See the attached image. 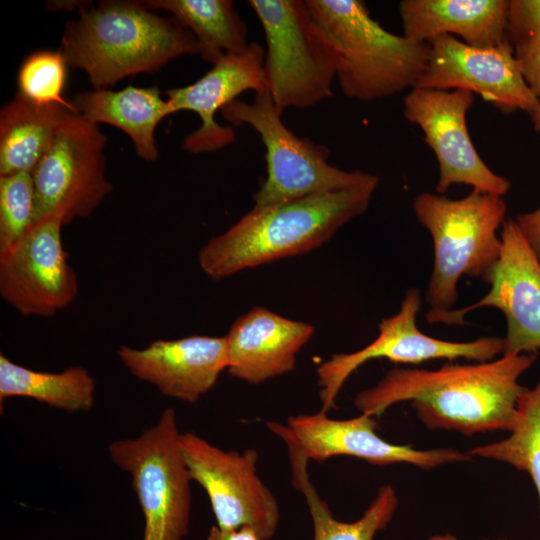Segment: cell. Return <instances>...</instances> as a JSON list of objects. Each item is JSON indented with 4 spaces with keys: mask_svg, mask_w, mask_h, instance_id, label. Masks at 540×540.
Returning a JSON list of instances; mask_svg holds the SVG:
<instances>
[{
    "mask_svg": "<svg viewBox=\"0 0 540 540\" xmlns=\"http://www.w3.org/2000/svg\"><path fill=\"white\" fill-rule=\"evenodd\" d=\"M536 354H502L474 364L447 363L437 370L394 368L373 387L357 393L354 405L378 416L392 405L410 401L429 429L454 430L464 435L511 431L520 397L519 383Z\"/></svg>",
    "mask_w": 540,
    "mask_h": 540,
    "instance_id": "cell-1",
    "label": "cell"
},
{
    "mask_svg": "<svg viewBox=\"0 0 540 540\" xmlns=\"http://www.w3.org/2000/svg\"><path fill=\"white\" fill-rule=\"evenodd\" d=\"M378 183L376 177L339 191L254 206L200 249L199 266L209 278L221 280L248 268L310 252L368 209Z\"/></svg>",
    "mask_w": 540,
    "mask_h": 540,
    "instance_id": "cell-2",
    "label": "cell"
},
{
    "mask_svg": "<svg viewBox=\"0 0 540 540\" xmlns=\"http://www.w3.org/2000/svg\"><path fill=\"white\" fill-rule=\"evenodd\" d=\"M60 51L67 66L86 72L93 89L154 72L185 54L202 55L193 33L176 19L126 0L84 5L66 22Z\"/></svg>",
    "mask_w": 540,
    "mask_h": 540,
    "instance_id": "cell-3",
    "label": "cell"
},
{
    "mask_svg": "<svg viewBox=\"0 0 540 540\" xmlns=\"http://www.w3.org/2000/svg\"><path fill=\"white\" fill-rule=\"evenodd\" d=\"M310 14L337 54L343 94L359 101L414 88L428 62V42L387 31L360 0H306Z\"/></svg>",
    "mask_w": 540,
    "mask_h": 540,
    "instance_id": "cell-4",
    "label": "cell"
},
{
    "mask_svg": "<svg viewBox=\"0 0 540 540\" xmlns=\"http://www.w3.org/2000/svg\"><path fill=\"white\" fill-rule=\"evenodd\" d=\"M413 210L434 246L425 301L430 310H450L457 301L461 277L488 284L501 254L497 231L506 220V202L502 196L475 189L456 200L422 192L414 198Z\"/></svg>",
    "mask_w": 540,
    "mask_h": 540,
    "instance_id": "cell-5",
    "label": "cell"
},
{
    "mask_svg": "<svg viewBox=\"0 0 540 540\" xmlns=\"http://www.w3.org/2000/svg\"><path fill=\"white\" fill-rule=\"evenodd\" d=\"M266 42L264 78L277 110L310 108L332 96L337 54L305 1L250 0Z\"/></svg>",
    "mask_w": 540,
    "mask_h": 540,
    "instance_id": "cell-6",
    "label": "cell"
},
{
    "mask_svg": "<svg viewBox=\"0 0 540 540\" xmlns=\"http://www.w3.org/2000/svg\"><path fill=\"white\" fill-rule=\"evenodd\" d=\"M221 113L232 125L252 127L265 146L267 175L253 195L254 206L278 205L339 191L377 177L331 165L328 147L297 137L285 126L268 90L255 94L252 103L234 100L224 106Z\"/></svg>",
    "mask_w": 540,
    "mask_h": 540,
    "instance_id": "cell-7",
    "label": "cell"
},
{
    "mask_svg": "<svg viewBox=\"0 0 540 540\" xmlns=\"http://www.w3.org/2000/svg\"><path fill=\"white\" fill-rule=\"evenodd\" d=\"M176 412L166 408L138 437L108 446L113 463L130 475L144 516L143 540H183L189 530L192 481L180 447Z\"/></svg>",
    "mask_w": 540,
    "mask_h": 540,
    "instance_id": "cell-8",
    "label": "cell"
},
{
    "mask_svg": "<svg viewBox=\"0 0 540 540\" xmlns=\"http://www.w3.org/2000/svg\"><path fill=\"white\" fill-rule=\"evenodd\" d=\"M107 137L99 124L70 113L32 172L34 223L55 217L63 225L86 218L113 190L105 177Z\"/></svg>",
    "mask_w": 540,
    "mask_h": 540,
    "instance_id": "cell-9",
    "label": "cell"
},
{
    "mask_svg": "<svg viewBox=\"0 0 540 540\" xmlns=\"http://www.w3.org/2000/svg\"><path fill=\"white\" fill-rule=\"evenodd\" d=\"M180 447L192 481L205 490L220 529L248 527L261 540L274 536L280 521L277 500L257 474L258 453L223 450L193 432Z\"/></svg>",
    "mask_w": 540,
    "mask_h": 540,
    "instance_id": "cell-10",
    "label": "cell"
},
{
    "mask_svg": "<svg viewBox=\"0 0 540 540\" xmlns=\"http://www.w3.org/2000/svg\"><path fill=\"white\" fill-rule=\"evenodd\" d=\"M422 297L417 288L409 289L399 311L379 323L378 336L364 348L332 355L317 368L321 412L335 407L341 388L350 375L365 362L386 358L395 363L419 364L429 360L458 358L486 362L503 354V339L481 337L455 342L426 335L417 326Z\"/></svg>",
    "mask_w": 540,
    "mask_h": 540,
    "instance_id": "cell-11",
    "label": "cell"
},
{
    "mask_svg": "<svg viewBox=\"0 0 540 540\" xmlns=\"http://www.w3.org/2000/svg\"><path fill=\"white\" fill-rule=\"evenodd\" d=\"M474 103L467 90H439L414 87L403 99L404 117L424 133L439 168L438 194L454 184L504 196L510 181L496 174L477 152L468 132L466 115Z\"/></svg>",
    "mask_w": 540,
    "mask_h": 540,
    "instance_id": "cell-12",
    "label": "cell"
},
{
    "mask_svg": "<svg viewBox=\"0 0 540 540\" xmlns=\"http://www.w3.org/2000/svg\"><path fill=\"white\" fill-rule=\"evenodd\" d=\"M502 248L488 284L489 291L475 303L460 309L429 310L428 323L464 325V316L492 307L506 319L503 354H537L540 351V261L514 219H507L500 233Z\"/></svg>",
    "mask_w": 540,
    "mask_h": 540,
    "instance_id": "cell-13",
    "label": "cell"
},
{
    "mask_svg": "<svg viewBox=\"0 0 540 540\" xmlns=\"http://www.w3.org/2000/svg\"><path fill=\"white\" fill-rule=\"evenodd\" d=\"M62 222L46 217L0 256V294L24 317H52L77 297V276L63 248Z\"/></svg>",
    "mask_w": 540,
    "mask_h": 540,
    "instance_id": "cell-14",
    "label": "cell"
},
{
    "mask_svg": "<svg viewBox=\"0 0 540 540\" xmlns=\"http://www.w3.org/2000/svg\"><path fill=\"white\" fill-rule=\"evenodd\" d=\"M428 43L427 66L417 87L467 90L506 114L521 110L531 115L536 109L539 99L526 84L511 43L482 48L450 35Z\"/></svg>",
    "mask_w": 540,
    "mask_h": 540,
    "instance_id": "cell-15",
    "label": "cell"
},
{
    "mask_svg": "<svg viewBox=\"0 0 540 540\" xmlns=\"http://www.w3.org/2000/svg\"><path fill=\"white\" fill-rule=\"evenodd\" d=\"M267 426L308 460L318 462L335 456H351L378 466L409 463L421 468H434L471 459L467 453L454 448L419 450L389 443L377 434L375 417L362 413L355 418L337 420L319 411L291 416L286 426L275 422H267Z\"/></svg>",
    "mask_w": 540,
    "mask_h": 540,
    "instance_id": "cell-16",
    "label": "cell"
},
{
    "mask_svg": "<svg viewBox=\"0 0 540 540\" xmlns=\"http://www.w3.org/2000/svg\"><path fill=\"white\" fill-rule=\"evenodd\" d=\"M264 59L265 49L258 42H250L245 52L224 55L196 82L165 92L174 113L193 111L201 119L199 128L184 139L185 151L213 152L235 141L234 130L219 125L216 113L247 90H254L256 94L267 90Z\"/></svg>",
    "mask_w": 540,
    "mask_h": 540,
    "instance_id": "cell-17",
    "label": "cell"
},
{
    "mask_svg": "<svg viewBox=\"0 0 540 540\" xmlns=\"http://www.w3.org/2000/svg\"><path fill=\"white\" fill-rule=\"evenodd\" d=\"M117 354L134 377L191 404L211 390L228 367L225 336L156 340L142 349L122 345Z\"/></svg>",
    "mask_w": 540,
    "mask_h": 540,
    "instance_id": "cell-18",
    "label": "cell"
},
{
    "mask_svg": "<svg viewBox=\"0 0 540 540\" xmlns=\"http://www.w3.org/2000/svg\"><path fill=\"white\" fill-rule=\"evenodd\" d=\"M313 333L311 324L254 307L238 317L225 335L227 370L250 384L286 374L294 369L297 353Z\"/></svg>",
    "mask_w": 540,
    "mask_h": 540,
    "instance_id": "cell-19",
    "label": "cell"
},
{
    "mask_svg": "<svg viewBox=\"0 0 540 540\" xmlns=\"http://www.w3.org/2000/svg\"><path fill=\"white\" fill-rule=\"evenodd\" d=\"M507 0H402L404 35L428 42L440 35L458 36L482 48L510 43Z\"/></svg>",
    "mask_w": 540,
    "mask_h": 540,
    "instance_id": "cell-20",
    "label": "cell"
},
{
    "mask_svg": "<svg viewBox=\"0 0 540 540\" xmlns=\"http://www.w3.org/2000/svg\"><path fill=\"white\" fill-rule=\"evenodd\" d=\"M77 113L96 123H106L124 131L137 155L155 161L158 150L155 130L174 111L157 86H127L121 90L93 89L75 94L70 100Z\"/></svg>",
    "mask_w": 540,
    "mask_h": 540,
    "instance_id": "cell-21",
    "label": "cell"
},
{
    "mask_svg": "<svg viewBox=\"0 0 540 540\" xmlns=\"http://www.w3.org/2000/svg\"><path fill=\"white\" fill-rule=\"evenodd\" d=\"M72 112L59 104H37L17 93L0 111V176L32 174Z\"/></svg>",
    "mask_w": 540,
    "mask_h": 540,
    "instance_id": "cell-22",
    "label": "cell"
},
{
    "mask_svg": "<svg viewBox=\"0 0 540 540\" xmlns=\"http://www.w3.org/2000/svg\"><path fill=\"white\" fill-rule=\"evenodd\" d=\"M151 10L170 12L197 39L201 57L212 64L226 54H241L249 46L246 23L230 0H149Z\"/></svg>",
    "mask_w": 540,
    "mask_h": 540,
    "instance_id": "cell-23",
    "label": "cell"
},
{
    "mask_svg": "<svg viewBox=\"0 0 540 540\" xmlns=\"http://www.w3.org/2000/svg\"><path fill=\"white\" fill-rule=\"evenodd\" d=\"M27 397L67 412L89 411L95 401V380L82 366L61 372H41L0 355V403Z\"/></svg>",
    "mask_w": 540,
    "mask_h": 540,
    "instance_id": "cell-24",
    "label": "cell"
},
{
    "mask_svg": "<svg viewBox=\"0 0 540 540\" xmlns=\"http://www.w3.org/2000/svg\"><path fill=\"white\" fill-rule=\"evenodd\" d=\"M286 445L292 465L294 486L303 493L312 518L313 540H373L376 533L388 525L398 506V497L392 486H381L374 500L358 520L339 521L309 480L307 472L309 460L295 446Z\"/></svg>",
    "mask_w": 540,
    "mask_h": 540,
    "instance_id": "cell-25",
    "label": "cell"
},
{
    "mask_svg": "<svg viewBox=\"0 0 540 540\" xmlns=\"http://www.w3.org/2000/svg\"><path fill=\"white\" fill-rule=\"evenodd\" d=\"M510 433L502 441L474 447L467 453L526 472L536 488L540 505V379L520 397L517 419Z\"/></svg>",
    "mask_w": 540,
    "mask_h": 540,
    "instance_id": "cell-26",
    "label": "cell"
},
{
    "mask_svg": "<svg viewBox=\"0 0 540 540\" xmlns=\"http://www.w3.org/2000/svg\"><path fill=\"white\" fill-rule=\"evenodd\" d=\"M66 67L60 50H40L29 54L19 67L18 93L37 104H59L77 113L72 103L62 96Z\"/></svg>",
    "mask_w": 540,
    "mask_h": 540,
    "instance_id": "cell-27",
    "label": "cell"
},
{
    "mask_svg": "<svg viewBox=\"0 0 540 540\" xmlns=\"http://www.w3.org/2000/svg\"><path fill=\"white\" fill-rule=\"evenodd\" d=\"M31 173L0 176V256L10 251L34 224Z\"/></svg>",
    "mask_w": 540,
    "mask_h": 540,
    "instance_id": "cell-28",
    "label": "cell"
},
{
    "mask_svg": "<svg viewBox=\"0 0 540 540\" xmlns=\"http://www.w3.org/2000/svg\"><path fill=\"white\" fill-rule=\"evenodd\" d=\"M512 46L526 84L540 99V26L518 39Z\"/></svg>",
    "mask_w": 540,
    "mask_h": 540,
    "instance_id": "cell-29",
    "label": "cell"
},
{
    "mask_svg": "<svg viewBox=\"0 0 540 540\" xmlns=\"http://www.w3.org/2000/svg\"><path fill=\"white\" fill-rule=\"evenodd\" d=\"M540 26V0H511L508 38L511 44Z\"/></svg>",
    "mask_w": 540,
    "mask_h": 540,
    "instance_id": "cell-30",
    "label": "cell"
},
{
    "mask_svg": "<svg viewBox=\"0 0 540 540\" xmlns=\"http://www.w3.org/2000/svg\"><path fill=\"white\" fill-rule=\"evenodd\" d=\"M525 240L540 261V206L514 219Z\"/></svg>",
    "mask_w": 540,
    "mask_h": 540,
    "instance_id": "cell-31",
    "label": "cell"
},
{
    "mask_svg": "<svg viewBox=\"0 0 540 540\" xmlns=\"http://www.w3.org/2000/svg\"><path fill=\"white\" fill-rule=\"evenodd\" d=\"M205 540H261L254 530L242 527L235 530H223L218 526L211 527Z\"/></svg>",
    "mask_w": 540,
    "mask_h": 540,
    "instance_id": "cell-32",
    "label": "cell"
},
{
    "mask_svg": "<svg viewBox=\"0 0 540 540\" xmlns=\"http://www.w3.org/2000/svg\"><path fill=\"white\" fill-rule=\"evenodd\" d=\"M530 116H531V120H532L534 130L537 133L540 134V99H539V103H538L536 109L534 110V112Z\"/></svg>",
    "mask_w": 540,
    "mask_h": 540,
    "instance_id": "cell-33",
    "label": "cell"
},
{
    "mask_svg": "<svg viewBox=\"0 0 540 540\" xmlns=\"http://www.w3.org/2000/svg\"><path fill=\"white\" fill-rule=\"evenodd\" d=\"M429 540H460V539L450 533H445V534L433 535L429 538ZM482 540H489V539H482ZM497 540H505V539H497Z\"/></svg>",
    "mask_w": 540,
    "mask_h": 540,
    "instance_id": "cell-34",
    "label": "cell"
}]
</instances>
